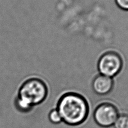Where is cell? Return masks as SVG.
I'll list each match as a JSON object with an SVG mask.
<instances>
[{"mask_svg":"<svg viewBox=\"0 0 128 128\" xmlns=\"http://www.w3.org/2000/svg\"><path fill=\"white\" fill-rule=\"evenodd\" d=\"M56 109L62 121L70 126L83 124L87 118L90 111L86 98L75 93L64 94L59 99Z\"/></svg>","mask_w":128,"mask_h":128,"instance_id":"cell-1","label":"cell"},{"mask_svg":"<svg viewBox=\"0 0 128 128\" xmlns=\"http://www.w3.org/2000/svg\"><path fill=\"white\" fill-rule=\"evenodd\" d=\"M48 95L46 84L41 79L31 78L22 84L17 98L28 106L34 107L42 103Z\"/></svg>","mask_w":128,"mask_h":128,"instance_id":"cell-2","label":"cell"},{"mask_svg":"<svg viewBox=\"0 0 128 128\" xmlns=\"http://www.w3.org/2000/svg\"><path fill=\"white\" fill-rule=\"evenodd\" d=\"M122 66V59L119 54L115 51H108L100 57L98 70L100 75L112 78L119 74Z\"/></svg>","mask_w":128,"mask_h":128,"instance_id":"cell-3","label":"cell"},{"mask_svg":"<svg viewBox=\"0 0 128 128\" xmlns=\"http://www.w3.org/2000/svg\"><path fill=\"white\" fill-rule=\"evenodd\" d=\"M118 115V111L115 105L105 102L96 107L93 113V118L100 126L109 127L113 126Z\"/></svg>","mask_w":128,"mask_h":128,"instance_id":"cell-4","label":"cell"},{"mask_svg":"<svg viewBox=\"0 0 128 128\" xmlns=\"http://www.w3.org/2000/svg\"><path fill=\"white\" fill-rule=\"evenodd\" d=\"M114 81L111 77L100 74L93 80L92 88L94 92L99 95H106L112 90Z\"/></svg>","mask_w":128,"mask_h":128,"instance_id":"cell-5","label":"cell"},{"mask_svg":"<svg viewBox=\"0 0 128 128\" xmlns=\"http://www.w3.org/2000/svg\"><path fill=\"white\" fill-rule=\"evenodd\" d=\"M114 128H128V115L122 113L118 115L114 124Z\"/></svg>","mask_w":128,"mask_h":128,"instance_id":"cell-6","label":"cell"},{"mask_svg":"<svg viewBox=\"0 0 128 128\" xmlns=\"http://www.w3.org/2000/svg\"><path fill=\"white\" fill-rule=\"evenodd\" d=\"M15 106L18 111L23 113H27L30 112L33 107L28 106L24 103L22 102L20 99L16 97L15 100Z\"/></svg>","mask_w":128,"mask_h":128,"instance_id":"cell-7","label":"cell"},{"mask_svg":"<svg viewBox=\"0 0 128 128\" xmlns=\"http://www.w3.org/2000/svg\"><path fill=\"white\" fill-rule=\"evenodd\" d=\"M48 118L50 121L54 124H60L62 121V118L56 108L52 109L50 112Z\"/></svg>","mask_w":128,"mask_h":128,"instance_id":"cell-8","label":"cell"},{"mask_svg":"<svg viewBox=\"0 0 128 128\" xmlns=\"http://www.w3.org/2000/svg\"><path fill=\"white\" fill-rule=\"evenodd\" d=\"M118 8L125 11H128V0H115Z\"/></svg>","mask_w":128,"mask_h":128,"instance_id":"cell-9","label":"cell"}]
</instances>
